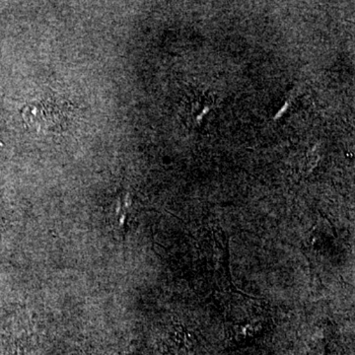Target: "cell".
<instances>
[{
  "label": "cell",
  "instance_id": "1",
  "mask_svg": "<svg viewBox=\"0 0 355 355\" xmlns=\"http://www.w3.org/2000/svg\"><path fill=\"white\" fill-rule=\"evenodd\" d=\"M65 107L57 101L42 100L25 106L22 116L27 125L36 132H53L60 130L67 121Z\"/></svg>",
  "mask_w": 355,
  "mask_h": 355
}]
</instances>
